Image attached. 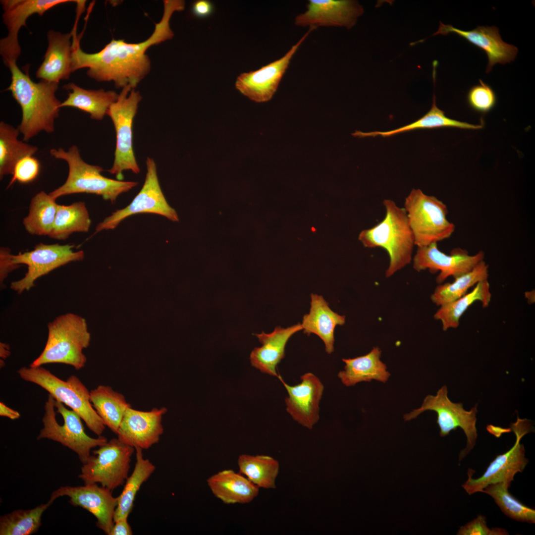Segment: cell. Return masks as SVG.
<instances>
[{
	"label": "cell",
	"instance_id": "836d02e7",
	"mask_svg": "<svg viewBox=\"0 0 535 535\" xmlns=\"http://www.w3.org/2000/svg\"><path fill=\"white\" fill-rule=\"evenodd\" d=\"M91 224L89 212L84 202L69 205L58 204L53 229L48 236L65 240L74 232H87Z\"/></svg>",
	"mask_w": 535,
	"mask_h": 535
},
{
	"label": "cell",
	"instance_id": "6da1fadb",
	"mask_svg": "<svg viewBox=\"0 0 535 535\" xmlns=\"http://www.w3.org/2000/svg\"><path fill=\"white\" fill-rule=\"evenodd\" d=\"M161 20L155 24V30L146 40L138 43H128L123 40H112L99 52L88 54L80 46L77 35L73 37L71 54L72 72L88 68L87 75L99 82L113 81L117 88L130 85L135 89L149 73L151 61L146 52L153 45L171 39L174 33L170 20L175 11L185 8L182 0H164Z\"/></svg>",
	"mask_w": 535,
	"mask_h": 535
},
{
	"label": "cell",
	"instance_id": "e575fe53",
	"mask_svg": "<svg viewBox=\"0 0 535 535\" xmlns=\"http://www.w3.org/2000/svg\"><path fill=\"white\" fill-rule=\"evenodd\" d=\"M239 473L259 488L274 489L279 464L274 458L265 455L242 454L237 459Z\"/></svg>",
	"mask_w": 535,
	"mask_h": 535
},
{
	"label": "cell",
	"instance_id": "ac0fdd59",
	"mask_svg": "<svg viewBox=\"0 0 535 535\" xmlns=\"http://www.w3.org/2000/svg\"><path fill=\"white\" fill-rule=\"evenodd\" d=\"M63 496L69 497V502L73 506L82 507L93 514L97 519V526L109 535L118 502V498L112 495V490L96 483L63 486L53 492L50 499L54 501Z\"/></svg>",
	"mask_w": 535,
	"mask_h": 535
},
{
	"label": "cell",
	"instance_id": "60d3db41",
	"mask_svg": "<svg viewBox=\"0 0 535 535\" xmlns=\"http://www.w3.org/2000/svg\"><path fill=\"white\" fill-rule=\"evenodd\" d=\"M40 168L39 160L33 156H27L23 158L16 163L8 187H9L15 181L21 183L32 182L38 176Z\"/></svg>",
	"mask_w": 535,
	"mask_h": 535
},
{
	"label": "cell",
	"instance_id": "1f68e13d",
	"mask_svg": "<svg viewBox=\"0 0 535 535\" xmlns=\"http://www.w3.org/2000/svg\"><path fill=\"white\" fill-rule=\"evenodd\" d=\"M491 299L490 284L484 280L478 282L474 289L459 299L440 306L434 318L441 321L442 329L456 328L458 327L460 319L474 302L480 301L483 308L489 306Z\"/></svg>",
	"mask_w": 535,
	"mask_h": 535
},
{
	"label": "cell",
	"instance_id": "30bf717a",
	"mask_svg": "<svg viewBox=\"0 0 535 535\" xmlns=\"http://www.w3.org/2000/svg\"><path fill=\"white\" fill-rule=\"evenodd\" d=\"M135 449L113 438L93 452L83 464L78 477L84 484L100 483L113 490L128 477L131 456Z\"/></svg>",
	"mask_w": 535,
	"mask_h": 535
},
{
	"label": "cell",
	"instance_id": "ba28073f",
	"mask_svg": "<svg viewBox=\"0 0 535 535\" xmlns=\"http://www.w3.org/2000/svg\"><path fill=\"white\" fill-rule=\"evenodd\" d=\"M404 209L417 247L428 246L449 238L455 225L447 218L448 209L441 200L413 189L405 198Z\"/></svg>",
	"mask_w": 535,
	"mask_h": 535
},
{
	"label": "cell",
	"instance_id": "e0dca14e",
	"mask_svg": "<svg viewBox=\"0 0 535 535\" xmlns=\"http://www.w3.org/2000/svg\"><path fill=\"white\" fill-rule=\"evenodd\" d=\"M484 253L480 251L474 255L461 248L452 249L450 255L440 251L436 243L417 247L414 255L413 268L418 271L428 269L434 273L439 271L436 282L441 283L448 277L455 278L471 270L483 260Z\"/></svg>",
	"mask_w": 535,
	"mask_h": 535
},
{
	"label": "cell",
	"instance_id": "7a4b0ae2",
	"mask_svg": "<svg viewBox=\"0 0 535 535\" xmlns=\"http://www.w3.org/2000/svg\"><path fill=\"white\" fill-rule=\"evenodd\" d=\"M8 67L11 81L6 90L11 93L21 107L22 118L17 128L23 135V141H28L42 131L53 133L61 103L55 96L58 83L43 80L34 82L16 63Z\"/></svg>",
	"mask_w": 535,
	"mask_h": 535
},
{
	"label": "cell",
	"instance_id": "cb8c5ba5",
	"mask_svg": "<svg viewBox=\"0 0 535 535\" xmlns=\"http://www.w3.org/2000/svg\"><path fill=\"white\" fill-rule=\"evenodd\" d=\"M76 30L75 26L68 33L54 30L47 33L48 46L44 59L36 72L41 80L59 83L69 78L71 71L72 42L70 41Z\"/></svg>",
	"mask_w": 535,
	"mask_h": 535
},
{
	"label": "cell",
	"instance_id": "5bb4252c",
	"mask_svg": "<svg viewBox=\"0 0 535 535\" xmlns=\"http://www.w3.org/2000/svg\"><path fill=\"white\" fill-rule=\"evenodd\" d=\"M74 247L70 244L41 243L32 251L12 255L13 263L26 265L28 270L23 278L11 283L10 288L17 294H21L34 287L36 280L42 276L70 262L83 260L84 251H74Z\"/></svg>",
	"mask_w": 535,
	"mask_h": 535
},
{
	"label": "cell",
	"instance_id": "83f0119b",
	"mask_svg": "<svg viewBox=\"0 0 535 535\" xmlns=\"http://www.w3.org/2000/svg\"><path fill=\"white\" fill-rule=\"evenodd\" d=\"M63 88L69 93L66 99L61 103L60 108L75 107L98 120H102L107 114L109 107L116 101L119 95L112 90L85 89L73 83L64 85Z\"/></svg>",
	"mask_w": 535,
	"mask_h": 535
},
{
	"label": "cell",
	"instance_id": "8992f818",
	"mask_svg": "<svg viewBox=\"0 0 535 535\" xmlns=\"http://www.w3.org/2000/svg\"><path fill=\"white\" fill-rule=\"evenodd\" d=\"M17 373L23 380L41 386L55 400L70 407L92 432L102 435L106 426L93 406L90 391L77 376L72 375L63 380L42 366L23 367Z\"/></svg>",
	"mask_w": 535,
	"mask_h": 535
},
{
	"label": "cell",
	"instance_id": "7402d4cb",
	"mask_svg": "<svg viewBox=\"0 0 535 535\" xmlns=\"http://www.w3.org/2000/svg\"><path fill=\"white\" fill-rule=\"evenodd\" d=\"M450 33L458 35L485 52L488 59L486 73L491 71L495 64L511 62L517 55V48L504 42L495 26H479L472 30L464 31L440 22L438 30L433 35Z\"/></svg>",
	"mask_w": 535,
	"mask_h": 535
},
{
	"label": "cell",
	"instance_id": "5b68a950",
	"mask_svg": "<svg viewBox=\"0 0 535 535\" xmlns=\"http://www.w3.org/2000/svg\"><path fill=\"white\" fill-rule=\"evenodd\" d=\"M48 330L45 347L30 367L61 363L76 370L83 368L86 362L83 350L89 346L90 341L86 320L74 313H66L49 322Z\"/></svg>",
	"mask_w": 535,
	"mask_h": 535
},
{
	"label": "cell",
	"instance_id": "4fadbf2b",
	"mask_svg": "<svg viewBox=\"0 0 535 535\" xmlns=\"http://www.w3.org/2000/svg\"><path fill=\"white\" fill-rule=\"evenodd\" d=\"M147 173L144 184L132 202L125 208L117 210L96 226L95 234L115 228L125 218L139 214H159L173 221L178 220L174 209L168 204L160 188L156 163L146 160Z\"/></svg>",
	"mask_w": 535,
	"mask_h": 535
},
{
	"label": "cell",
	"instance_id": "f546056e",
	"mask_svg": "<svg viewBox=\"0 0 535 535\" xmlns=\"http://www.w3.org/2000/svg\"><path fill=\"white\" fill-rule=\"evenodd\" d=\"M440 127H455L464 129L477 130L482 128L483 125L482 124H473L451 119L446 116L444 112L436 106L435 96L434 94L432 104L430 110L424 116L413 122L389 131H374L368 132L356 131L352 135L359 138L375 137L377 136L386 137L417 129Z\"/></svg>",
	"mask_w": 535,
	"mask_h": 535
},
{
	"label": "cell",
	"instance_id": "d6a6232c",
	"mask_svg": "<svg viewBox=\"0 0 535 535\" xmlns=\"http://www.w3.org/2000/svg\"><path fill=\"white\" fill-rule=\"evenodd\" d=\"M136 463L131 475L126 480L125 485L117 497L118 502L114 517V522L120 519L128 518L131 512L135 496L142 484L151 476L156 467L148 459L143 457L142 449L135 448Z\"/></svg>",
	"mask_w": 535,
	"mask_h": 535
},
{
	"label": "cell",
	"instance_id": "7bdbcfd3",
	"mask_svg": "<svg viewBox=\"0 0 535 535\" xmlns=\"http://www.w3.org/2000/svg\"><path fill=\"white\" fill-rule=\"evenodd\" d=\"M10 249L7 247L0 249V284L1 289H3V282L8 274L14 270L19 268L20 265L13 263Z\"/></svg>",
	"mask_w": 535,
	"mask_h": 535
},
{
	"label": "cell",
	"instance_id": "52a82bcc",
	"mask_svg": "<svg viewBox=\"0 0 535 535\" xmlns=\"http://www.w3.org/2000/svg\"><path fill=\"white\" fill-rule=\"evenodd\" d=\"M42 419L43 428L37 439H49L61 444L77 454L82 464L90 457L91 450L107 442L104 436L93 438L85 432L80 416L68 410L62 402L49 394Z\"/></svg>",
	"mask_w": 535,
	"mask_h": 535
},
{
	"label": "cell",
	"instance_id": "ffe728a7",
	"mask_svg": "<svg viewBox=\"0 0 535 535\" xmlns=\"http://www.w3.org/2000/svg\"><path fill=\"white\" fill-rule=\"evenodd\" d=\"M306 10L294 19L297 26L344 27L350 29L355 24L363 8L352 0H309Z\"/></svg>",
	"mask_w": 535,
	"mask_h": 535
},
{
	"label": "cell",
	"instance_id": "44dd1931",
	"mask_svg": "<svg viewBox=\"0 0 535 535\" xmlns=\"http://www.w3.org/2000/svg\"><path fill=\"white\" fill-rule=\"evenodd\" d=\"M167 411L165 407L149 411L128 408L116 434L117 438L134 448L148 449L159 441L163 432L162 418Z\"/></svg>",
	"mask_w": 535,
	"mask_h": 535
},
{
	"label": "cell",
	"instance_id": "9c48e42d",
	"mask_svg": "<svg viewBox=\"0 0 535 535\" xmlns=\"http://www.w3.org/2000/svg\"><path fill=\"white\" fill-rule=\"evenodd\" d=\"M142 97L130 85L122 88L116 102L109 107L107 115L111 118L116 132V147L111 167L107 171L118 180L123 179V172H140L133 148L132 125Z\"/></svg>",
	"mask_w": 535,
	"mask_h": 535
},
{
	"label": "cell",
	"instance_id": "2e32d148",
	"mask_svg": "<svg viewBox=\"0 0 535 535\" xmlns=\"http://www.w3.org/2000/svg\"><path fill=\"white\" fill-rule=\"evenodd\" d=\"M77 0H2L3 22L8 31L7 35L0 41V54L7 67L16 63L21 54L18 35L31 15L37 13L42 16L49 9L57 5Z\"/></svg>",
	"mask_w": 535,
	"mask_h": 535
},
{
	"label": "cell",
	"instance_id": "3957f363",
	"mask_svg": "<svg viewBox=\"0 0 535 535\" xmlns=\"http://www.w3.org/2000/svg\"><path fill=\"white\" fill-rule=\"evenodd\" d=\"M383 204L385 209L384 218L374 226L363 230L358 239L365 247H380L386 251L389 264L385 276L389 277L411 263L415 245L404 208L390 199L384 200Z\"/></svg>",
	"mask_w": 535,
	"mask_h": 535
},
{
	"label": "cell",
	"instance_id": "9a60e30c",
	"mask_svg": "<svg viewBox=\"0 0 535 535\" xmlns=\"http://www.w3.org/2000/svg\"><path fill=\"white\" fill-rule=\"evenodd\" d=\"M315 27L309 30L281 57L261 68L242 73L237 78L235 86L241 94L257 103L269 101L276 92L293 56Z\"/></svg>",
	"mask_w": 535,
	"mask_h": 535
},
{
	"label": "cell",
	"instance_id": "484cf974",
	"mask_svg": "<svg viewBox=\"0 0 535 535\" xmlns=\"http://www.w3.org/2000/svg\"><path fill=\"white\" fill-rule=\"evenodd\" d=\"M207 482L215 497L226 504H246L259 494L260 488L241 473L224 470L210 476Z\"/></svg>",
	"mask_w": 535,
	"mask_h": 535
},
{
	"label": "cell",
	"instance_id": "d4e9b609",
	"mask_svg": "<svg viewBox=\"0 0 535 535\" xmlns=\"http://www.w3.org/2000/svg\"><path fill=\"white\" fill-rule=\"evenodd\" d=\"M309 313L304 315L301 324L303 332L318 336L323 341L325 352L330 354L334 351V330L337 325H343L345 317L333 312L323 297L317 294H311Z\"/></svg>",
	"mask_w": 535,
	"mask_h": 535
},
{
	"label": "cell",
	"instance_id": "c3c4849f",
	"mask_svg": "<svg viewBox=\"0 0 535 535\" xmlns=\"http://www.w3.org/2000/svg\"><path fill=\"white\" fill-rule=\"evenodd\" d=\"M10 355V347L8 344L6 343L0 342V357L2 360H4L8 358Z\"/></svg>",
	"mask_w": 535,
	"mask_h": 535
},
{
	"label": "cell",
	"instance_id": "bcb514c9",
	"mask_svg": "<svg viewBox=\"0 0 535 535\" xmlns=\"http://www.w3.org/2000/svg\"><path fill=\"white\" fill-rule=\"evenodd\" d=\"M0 416L7 417L11 420L18 419L20 415L16 410L8 407L2 402H0Z\"/></svg>",
	"mask_w": 535,
	"mask_h": 535
},
{
	"label": "cell",
	"instance_id": "603a6c76",
	"mask_svg": "<svg viewBox=\"0 0 535 535\" xmlns=\"http://www.w3.org/2000/svg\"><path fill=\"white\" fill-rule=\"evenodd\" d=\"M302 329L301 324L298 323L286 328L277 326L269 333L262 331L254 334L262 346L254 348L251 352L252 366L264 374L278 377L277 366L285 357L287 343L293 335Z\"/></svg>",
	"mask_w": 535,
	"mask_h": 535
},
{
	"label": "cell",
	"instance_id": "b9f144b4",
	"mask_svg": "<svg viewBox=\"0 0 535 535\" xmlns=\"http://www.w3.org/2000/svg\"><path fill=\"white\" fill-rule=\"evenodd\" d=\"M508 534L507 531L504 529L499 528L489 529L486 524V518L481 515H479L473 520L461 526L457 533L458 535H506Z\"/></svg>",
	"mask_w": 535,
	"mask_h": 535
},
{
	"label": "cell",
	"instance_id": "8fae6325",
	"mask_svg": "<svg viewBox=\"0 0 535 535\" xmlns=\"http://www.w3.org/2000/svg\"><path fill=\"white\" fill-rule=\"evenodd\" d=\"M446 385H443L435 395H428L424 399L421 406L404 415L405 421L416 418L423 412L429 410L436 412V423L441 437L448 435L451 431L458 428L464 431L467 437V446L461 451L459 461L462 460L474 447L478 434L476 426L477 405L470 411L463 408L461 403H454L448 397Z\"/></svg>",
	"mask_w": 535,
	"mask_h": 535
},
{
	"label": "cell",
	"instance_id": "d6986e66",
	"mask_svg": "<svg viewBox=\"0 0 535 535\" xmlns=\"http://www.w3.org/2000/svg\"><path fill=\"white\" fill-rule=\"evenodd\" d=\"M288 395L285 398L286 410L297 423L312 429L320 419V403L324 390L322 382L315 374L306 373L295 385L286 383L280 375Z\"/></svg>",
	"mask_w": 535,
	"mask_h": 535
},
{
	"label": "cell",
	"instance_id": "7c38bea8",
	"mask_svg": "<svg viewBox=\"0 0 535 535\" xmlns=\"http://www.w3.org/2000/svg\"><path fill=\"white\" fill-rule=\"evenodd\" d=\"M511 429L516 435V441L506 452L496 456L482 475L478 479L472 478L473 471L470 469L468 478L462 486L471 495L482 490L488 485L500 482L511 483L515 475L522 472L529 461L525 457V449L520 440L526 434L533 431V427L527 419L519 417L511 424Z\"/></svg>",
	"mask_w": 535,
	"mask_h": 535
},
{
	"label": "cell",
	"instance_id": "277c9868",
	"mask_svg": "<svg viewBox=\"0 0 535 535\" xmlns=\"http://www.w3.org/2000/svg\"><path fill=\"white\" fill-rule=\"evenodd\" d=\"M50 153L53 157L65 161L68 173L64 183L49 193L54 199L65 195L76 193H88L99 195L114 204L118 197L135 187V181L114 180L103 176V168L90 164L81 158L78 147L71 146L67 151L60 148L52 149Z\"/></svg>",
	"mask_w": 535,
	"mask_h": 535
},
{
	"label": "cell",
	"instance_id": "f6af8a7d",
	"mask_svg": "<svg viewBox=\"0 0 535 535\" xmlns=\"http://www.w3.org/2000/svg\"><path fill=\"white\" fill-rule=\"evenodd\" d=\"M133 532L128 523L127 518L120 519L114 522L109 535H131Z\"/></svg>",
	"mask_w": 535,
	"mask_h": 535
},
{
	"label": "cell",
	"instance_id": "4dcf8cb0",
	"mask_svg": "<svg viewBox=\"0 0 535 535\" xmlns=\"http://www.w3.org/2000/svg\"><path fill=\"white\" fill-rule=\"evenodd\" d=\"M18 128L0 122V178L12 175L16 163L27 156H33L37 152V146L19 140Z\"/></svg>",
	"mask_w": 535,
	"mask_h": 535
},
{
	"label": "cell",
	"instance_id": "f35d334b",
	"mask_svg": "<svg viewBox=\"0 0 535 535\" xmlns=\"http://www.w3.org/2000/svg\"><path fill=\"white\" fill-rule=\"evenodd\" d=\"M510 483L500 482L485 487L481 492L490 495L508 517L517 521L535 523V510L523 504L508 491Z\"/></svg>",
	"mask_w": 535,
	"mask_h": 535
},
{
	"label": "cell",
	"instance_id": "7dc6e473",
	"mask_svg": "<svg viewBox=\"0 0 535 535\" xmlns=\"http://www.w3.org/2000/svg\"><path fill=\"white\" fill-rule=\"evenodd\" d=\"M486 428L489 432L494 435L497 437H499L503 433L511 431V428H503L499 427H494L491 425L487 426Z\"/></svg>",
	"mask_w": 535,
	"mask_h": 535
},
{
	"label": "cell",
	"instance_id": "d590c367",
	"mask_svg": "<svg viewBox=\"0 0 535 535\" xmlns=\"http://www.w3.org/2000/svg\"><path fill=\"white\" fill-rule=\"evenodd\" d=\"M55 200L43 191L32 198L28 214L22 222L29 234L49 235L53 228L57 209L58 204Z\"/></svg>",
	"mask_w": 535,
	"mask_h": 535
},
{
	"label": "cell",
	"instance_id": "74e56055",
	"mask_svg": "<svg viewBox=\"0 0 535 535\" xmlns=\"http://www.w3.org/2000/svg\"><path fill=\"white\" fill-rule=\"evenodd\" d=\"M54 501L49 500L27 510L18 509L0 518V535H30L36 533L42 525L43 513Z\"/></svg>",
	"mask_w": 535,
	"mask_h": 535
},
{
	"label": "cell",
	"instance_id": "f1b7e54d",
	"mask_svg": "<svg viewBox=\"0 0 535 535\" xmlns=\"http://www.w3.org/2000/svg\"><path fill=\"white\" fill-rule=\"evenodd\" d=\"M90 400L106 426L117 434L127 409L131 407L122 394L100 385L90 391Z\"/></svg>",
	"mask_w": 535,
	"mask_h": 535
},
{
	"label": "cell",
	"instance_id": "ee69618b",
	"mask_svg": "<svg viewBox=\"0 0 535 535\" xmlns=\"http://www.w3.org/2000/svg\"><path fill=\"white\" fill-rule=\"evenodd\" d=\"M191 9L195 16L203 18L210 16L213 13L214 6L209 0H198L192 3Z\"/></svg>",
	"mask_w": 535,
	"mask_h": 535
},
{
	"label": "cell",
	"instance_id": "ab89813d",
	"mask_svg": "<svg viewBox=\"0 0 535 535\" xmlns=\"http://www.w3.org/2000/svg\"><path fill=\"white\" fill-rule=\"evenodd\" d=\"M467 100L468 105L474 110L485 114L495 107L496 96L491 87L482 80L480 84L471 87L469 90Z\"/></svg>",
	"mask_w": 535,
	"mask_h": 535
},
{
	"label": "cell",
	"instance_id": "8d00e7d4",
	"mask_svg": "<svg viewBox=\"0 0 535 535\" xmlns=\"http://www.w3.org/2000/svg\"><path fill=\"white\" fill-rule=\"evenodd\" d=\"M488 269V265L483 260L470 271L454 278L453 282L438 285L431 296L432 302L441 306L462 297L471 287L487 279Z\"/></svg>",
	"mask_w": 535,
	"mask_h": 535
},
{
	"label": "cell",
	"instance_id": "4316f807",
	"mask_svg": "<svg viewBox=\"0 0 535 535\" xmlns=\"http://www.w3.org/2000/svg\"><path fill=\"white\" fill-rule=\"evenodd\" d=\"M381 351L378 347H374L366 355L354 358L343 359L344 369L337 376L346 386H352L357 383L372 380L386 382L390 376L386 365L380 359Z\"/></svg>",
	"mask_w": 535,
	"mask_h": 535
}]
</instances>
